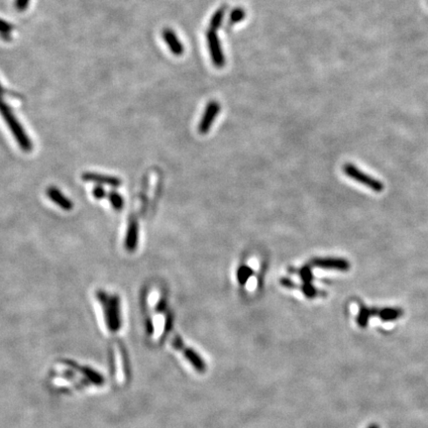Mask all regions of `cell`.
Returning a JSON list of instances; mask_svg holds the SVG:
<instances>
[{
  "label": "cell",
  "mask_w": 428,
  "mask_h": 428,
  "mask_svg": "<svg viewBox=\"0 0 428 428\" xmlns=\"http://www.w3.org/2000/svg\"><path fill=\"white\" fill-rule=\"evenodd\" d=\"M97 299L102 306L105 321L110 330H117L120 327V300L117 295H108L107 292L98 290Z\"/></svg>",
  "instance_id": "7a4b0ae2"
},
{
  "label": "cell",
  "mask_w": 428,
  "mask_h": 428,
  "mask_svg": "<svg viewBox=\"0 0 428 428\" xmlns=\"http://www.w3.org/2000/svg\"><path fill=\"white\" fill-rule=\"evenodd\" d=\"M225 11H226L225 7H220L219 9H217L214 12V14L212 15V17L210 19V24H209L210 28L209 29H211L213 31H217L221 27L222 22L224 19Z\"/></svg>",
  "instance_id": "7c38bea8"
},
{
  "label": "cell",
  "mask_w": 428,
  "mask_h": 428,
  "mask_svg": "<svg viewBox=\"0 0 428 428\" xmlns=\"http://www.w3.org/2000/svg\"><path fill=\"white\" fill-rule=\"evenodd\" d=\"M6 92H7V91L3 88V86H2V85H1V83H0V97H1L4 93H6Z\"/></svg>",
  "instance_id": "d4e9b609"
},
{
  "label": "cell",
  "mask_w": 428,
  "mask_h": 428,
  "mask_svg": "<svg viewBox=\"0 0 428 428\" xmlns=\"http://www.w3.org/2000/svg\"><path fill=\"white\" fill-rule=\"evenodd\" d=\"M166 308H167V303H166V301L164 300H161L158 303V305H157V311L158 312H163V311H164Z\"/></svg>",
  "instance_id": "cb8c5ba5"
},
{
  "label": "cell",
  "mask_w": 428,
  "mask_h": 428,
  "mask_svg": "<svg viewBox=\"0 0 428 428\" xmlns=\"http://www.w3.org/2000/svg\"><path fill=\"white\" fill-rule=\"evenodd\" d=\"M312 265L321 269H331L346 272L350 269V263L342 258H318L312 261Z\"/></svg>",
  "instance_id": "ba28073f"
},
{
  "label": "cell",
  "mask_w": 428,
  "mask_h": 428,
  "mask_svg": "<svg viewBox=\"0 0 428 428\" xmlns=\"http://www.w3.org/2000/svg\"><path fill=\"white\" fill-rule=\"evenodd\" d=\"M108 201L110 202V204L112 205L113 209H115L116 211H120L122 210L124 207V200H123L122 195L116 191H110L108 194Z\"/></svg>",
  "instance_id": "5bb4252c"
},
{
  "label": "cell",
  "mask_w": 428,
  "mask_h": 428,
  "mask_svg": "<svg viewBox=\"0 0 428 428\" xmlns=\"http://www.w3.org/2000/svg\"><path fill=\"white\" fill-rule=\"evenodd\" d=\"M371 314H372V310L368 309L366 307H362V309H361V311L359 313V316L357 318V321H358V323H359L360 326H366L368 319H369V317H370Z\"/></svg>",
  "instance_id": "ac0fdd59"
},
{
  "label": "cell",
  "mask_w": 428,
  "mask_h": 428,
  "mask_svg": "<svg viewBox=\"0 0 428 428\" xmlns=\"http://www.w3.org/2000/svg\"><path fill=\"white\" fill-rule=\"evenodd\" d=\"M302 289H303L304 293L306 294V297H307L308 299H313V298H315L318 294L317 293L318 291L312 285H310V284H306V285L302 287Z\"/></svg>",
  "instance_id": "d6986e66"
},
{
  "label": "cell",
  "mask_w": 428,
  "mask_h": 428,
  "mask_svg": "<svg viewBox=\"0 0 428 428\" xmlns=\"http://www.w3.org/2000/svg\"><path fill=\"white\" fill-rule=\"evenodd\" d=\"M163 41L168 45L170 51L177 57L182 56L184 53V46L182 42L180 41L177 34L174 32V30L170 28H164L162 33Z\"/></svg>",
  "instance_id": "9c48e42d"
},
{
  "label": "cell",
  "mask_w": 428,
  "mask_h": 428,
  "mask_svg": "<svg viewBox=\"0 0 428 428\" xmlns=\"http://www.w3.org/2000/svg\"><path fill=\"white\" fill-rule=\"evenodd\" d=\"M219 111H220V105L218 102L212 101L207 104L204 110L202 121L199 125V130L202 134H205L209 131L212 123L214 122Z\"/></svg>",
  "instance_id": "8992f818"
},
{
  "label": "cell",
  "mask_w": 428,
  "mask_h": 428,
  "mask_svg": "<svg viewBox=\"0 0 428 428\" xmlns=\"http://www.w3.org/2000/svg\"><path fill=\"white\" fill-rule=\"evenodd\" d=\"M206 39H207V45H208V49L210 53V58L213 64L218 69L223 68L225 65L224 53L221 48L216 31L209 29L206 32Z\"/></svg>",
  "instance_id": "277c9868"
},
{
  "label": "cell",
  "mask_w": 428,
  "mask_h": 428,
  "mask_svg": "<svg viewBox=\"0 0 428 428\" xmlns=\"http://www.w3.org/2000/svg\"><path fill=\"white\" fill-rule=\"evenodd\" d=\"M369 428H379L377 425H371Z\"/></svg>",
  "instance_id": "484cf974"
},
{
  "label": "cell",
  "mask_w": 428,
  "mask_h": 428,
  "mask_svg": "<svg viewBox=\"0 0 428 428\" xmlns=\"http://www.w3.org/2000/svg\"><path fill=\"white\" fill-rule=\"evenodd\" d=\"M138 241H139V224L136 219H130L127 226L126 238L124 242L125 249L128 252H134L137 249Z\"/></svg>",
  "instance_id": "30bf717a"
},
{
  "label": "cell",
  "mask_w": 428,
  "mask_h": 428,
  "mask_svg": "<svg viewBox=\"0 0 428 428\" xmlns=\"http://www.w3.org/2000/svg\"><path fill=\"white\" fill-rule=\"evenodd\" d=\"M173 345L176 349L184 352L185 358L191 363V365L196 371H199L200 373H204L206 371V365L204 360L201 358V356L191 348H186L184 346V342L180 336H176L174 338Z\"/></svg>",
  "instance_id": "5b68a950"
},
{
  "label": "cell",
  "mask_w": 428,
  "mask_h": 428,
  "mask_svg": "<svg viewBox=\"0 0 428 428\" xmlns=\"http://www.w3.org/2000/svg\"><path fill=\"white\" fill-rule=\"evenodd\" d=\"M92 195H93L96 200H102V199L106 195L105 189L102 187V185H96V186H94V187H93V189H92Z\"/></svg>",
  "instance_id": "ffe728a7"
},
{
  "label": "cell",
  "mask_w": 428,
  "mask_h": 428,
  "mask_svg": "<svg viewBox=\"0 0 428 428\" xmlns=\"http://www.w3.org/2000/svg\"><path fill=\"white\" fill-rule=\"evenodd\" d=\"M246 17V12L244 9L242 8H235L232 10L231 14H230V21L232 24L235 23H239L242 20H244Z\"/></svg>",
  "instance_id": "2e32d148"
},
{
  "label": "cell",
  "mask_w": 428,
  "mask_h": 428,
  "mask_svg": "<svg viewBox=\"0 0 428 428\" xmlns=\"http://www.w3.org/2000/svg\"><path fill=\"white\" fill-rule=\"evenodd\" d=\"M30 0H15V7L18 11H25L29 5Z\"/></svg>",
  "instance_id": "7402d4cb"
},
{
  "label": "cell",
  "mask_w": 428,
  "mask_h": 428,
  "mask_svg": "<svg viewBox=\"0 0 428 428\" xmlns=\"http://www.w3.org/2000/svg\"><path fill=\"white\" fill-rule=\"evenodd\" d=\"M345 174L349 178L353 179L356 182H359L360 184H364L369 188L373 189L376 192H381L384 190V184L382 182L368 176L367 174L360 171L358 168H356L352 163H346L343 168Z\"/></svg>",
  "instance_id": "3957f363"
},
{
  "label": "cell",
  "mask_w": 428,
  "mask_h": 428,
  "mask_svg": "<svg viewBox=\"0 0 428 428\" xmlns=\"http://www.w3.org/2000/svg\"><path fill=\"white\" fill-rule=\"evenodd\" d=\"M82 180L88 183H94L100 185H108L111 187H119L122 184V181L116 177L102 175L92 172H85L82 175Z\"/></svg>",
  "instance_id": "52a82bcc"
},
{
  "label": "cell",
  "mask_w": 428,
  "mask_h": 428,
  "mask_svg": "<svg viewBox=\"0 0 428 428\" xmlns=\"http://www.w3.org/2000/svg\"><path fill=\"white\" fill-rule=\"evenodd\" d=\"M252 275V270L248 267H241L237 273V279L241 285H244L249 277Z\"/></svg>",
  "instance_id": "e0dca14e"
},
{
  "label": "cell",
  "mask_w": 428,
  "mask_h": 428,
  "mask_svg": "<svg viewBox=\"0 0 428 428\" xmlns=\"http://www.w3.org/2000/svg\"><path fill=\"white\" fill-rule=\"evenodd\" d=\"M281 284L285 286V287H289V288H293V287H295V285H294V283H292L290 280H288V279H282L281 280Z\"/></svg>",
  "instance_id": "603a6c76"
},
{
  "label": "cell",
  "mask_w": 428,
  "mask_h": 428,
  "mask_svg": "<svg viewBox=\"0 0 428 428\" xmlns=\"http://www.w3.org/2000/svg\"><path fill=\"white\" fill-rule=\"evenodd\" d=\"M46 194L50 201L59 205L61 209L70 211L74 208V204L56 186H50L46 189Z\"/></svg>",
  "instance_id": "8fae6325"
},
{
  "label": "cell",
  "mask_w": 428,
  "mask_h": 428,
  "mask_svg": "<svg viewBox=\"0 0 428 428\" xmlns=\"http://www.w3.org/2000/svg\"><path fill=\"white\" fill-rule=\"evenodd\" d=\"M0 115L2 116L3 120L7 124L9 130L11 131L13 137L18 143L21 149L29 153L33 149V143L31 142L29 136L27 135L25 129L18 121L17 117L14 115L12 109L5 103V102L0 97Z\"/></svg>",
  "instance_id": "6da1fadb"
},
{
  "label": "cell",
  "mask_w": 428,
  "mask_h": 428,
  "mask_svg": "<svg viewBox=\"0 0 428 428\" xmlns=\"http://www.w3.org/2000/svg\"><path fill=\"white\" fill-rule=\"evenodd\" d=\"M12 30H13V26L10 23L0 19V36L4 40L10 39V35L12 33Z\"/></svg>",
  "instance_id": "9a60e30c"
},
{
  "label": "cell",
  "mask_w": 428,
  "mask_h": 428,
  "mask_svg": "<svg viewBox=\"0 0 428 428\" xmlns=\"http://www.w3.org/2000/svg\"><path fill=\"white\" fill-rule=\"evenodd\" d=\"M403 314L400 308H385L379 311V315L383 320H392L399 318Z\"/></svg>",
  "instance_id": "4fadbf2b"
},
{
  "label": "cell",
  "mask_w": 428,
  "mask_h": 428,
  "mask_svg": "<svg viewBox=\"0 0 428 428\" xmlns=\"http://www.w3.org/2000/svg\"><path fill=\"white\" fill-rule=\"evenodd\" d=\"M301 275H302L303 280L306 282V284H310V282L312 280V274H311V271H310L309 268H307V267L304 268L301 271Z\"/></svg>",
  "instance_id": "44dd1931"
}]
</instances>
